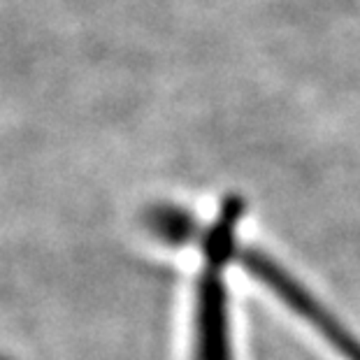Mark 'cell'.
<instances>
[{
    "mask_svg": "<svg viewBox=\"0 0 360 360\" xmlns=\"http://www.w3.org/2000/svg\"><path fill=\"white\" fill-rule=\"evenodd\" d=\"M240 263L244 265L251 277H256L260 283H265L279 300L286 304L290 311L316 330L344 360H360V340L342 323L335 314L311 293L307 286H302L286 267H281L277 260L270 258L265 251L244 247L240 249Z\"/></svg>",
    "mask_w": 360,
    "mask_h": 360,
    "instance_id": "6da1fadb",
    "label": "cell"
},
{
    "mask_svg": "<svg viewBox=\"0 0 360 360\" xmlns=\"http://www.w3.org/2000/svg\"><path fill=\"white\" fill-rule=\"evenodd\" d=\"M193 360H233L224 274L205 267L195 283Z\"/></svg>",
    "mask_w": 360,
    "mask_h": 360,
    "instance_id": "7a4b0ae2",
    "label": "cell"
},
{
    "mask_svg": "<svg viewBox=\"0 0 360 360\" xmlns=\"http://www.w3.org/2000/svg\"><path fill=\"white\" fill-rule=\"evenodd\" d=\"M247 212V202L242 195H228L214 219V224L202 233V256L205 267L224 272V267L240 254L237 249V226Z\"/></svg>",
    "mask_w": 360,
    "mask_h": 360,
    "instance_id": "3957f363",
    "label": "cell"
},
{
    "mask_svg": "<svg viewBox=\"0 0 360 360\" xmlns=\"http://www.w3.org/2000/svg\"><path fill=\"white\" fill-rule=\"evenodd\" d=\"M147 226L160 242L170 247H186V244L202 240L200 224L188 210L177 205H156L147 212Z\"/></svg>",
    "mask_w": 360,
    "mask_h": 360,
    "instance_id": "277c9868",
    "label": "cell"
}]
</instances>
